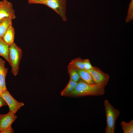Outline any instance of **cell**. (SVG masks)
<instances>
[{
	"label": "cell",
	"mask_w": 133,
	"mask_h": 133,
	"mask_svg": "<svg viewBox=\"0 0 133 133\" xmlns=\"http://www.w3.org/2000/svg\"><path fill=\"white\" fill-rule=\"evenodd\" d=\"M3 90L1 87H0V95L3 92Z\"/></svg>",
	"instance_id": "21"
},
{
	"label": "cell",
	"mask_w": 133,
	"mask_h": 133,
	"mask_svg": "<svg viewBox=\"0 0 133 133\" xmlns=\"http://www.w3.org/2000/svg\"><path fill=\"white\" fill-rule=\"evenodd\" d=\"M75 68L80 69H84L83 60L77 58L72 60L69 63Z\"/></svg>",
	"instance_id": "17"
},
{
	"label": "cell",
	"mask_w": 133,
	"mask_h": 133,
	"mask_svg": "<svg viewBox=\"0 0 133 133\" xmlns=\"http://www.w3.org/2000/svg\"><path fill=\"white\" fill-rule=\"evenodd\" d=\"M84 70H88L93 68L94 67L91 65L89 60L88 59L83 60Z\"/></svg>",
	"instance_id": "18"
},
{
	"label": "cell",
	"mask_w": 133,
	"mask_h": 133,
	"mask_svg": "<svg viewBox=\"0 0 133 133\" xmlns=\"http://www.w3.org/2000/svg\"><path fill=\"white\" fill-rule=\"evenodd\" d=\"M14 133V130L11 127L4 131L2 133Z\"/></svg>",
	"instance_id": "20"
},
{
	"label": "cell",
	"mask_w": 133,
	"mask_h": 133,
	"mask_svg": "<svg viewBox=\"0 0 133 133\" xmlns=\"http://www.w3.org/2000/svg\"><path fill=\"white\" fill-rule=\"evenodd\" d=\"M87 71L91 74L96 83H100L109 79L108 75L103 72L95 67Z\"/></svg>",
	"instance_id": "8"
},
{
	"label": "cell",
	"mask_w": 133,
	"mask_h": 133,
	"mask_svg": "<svg viewBox=\"0 0 133 133\" xmlns=\"http://www.w3.org/2000/svg\"><path fill=\"white\" fill-rule=\"evenodd\" d=\"M12 20L9 17L4 18L0 24V37H3L10 26L12 25Z\"/></svg>",
	"instance_id": "12"
},
{
	"label": "cell",
	"mask_w": 133,
	"mask_h": 133,
	"mask_svg": "<svg viewBox=\"0 0 133 133\" xmlns=\"http://www.w3.org/2000/svg\"><path fill=\"white\" fill-rule=\"evenodd\" d=\"M0 87H1V83L0 79Z\"/></svg>",
	"instance_id": "23"
},
{
	"label": "cell",
	"mask_w": 133,
	"mask_h": 133,
	"mask_svg": "<svg viewBox=\"0 0 133 133\" xmlns=\"http://www.w3.org/2000/svg\"><path fill=\"white\" fill-rule=\"evenodd\" d=\"M9 46L2 37H0V56H2L8 63Z\"/></svg>",
	"instance_id": "13"
},
{
	"label": "cell",
	"mask_w": 133,
	"mask_h": 133,
	"mask_svg": "<svg viewBox=\"0 0 133 133\" xmlns=\"http://www.w3.org/2000/svg\"><path fill=\"white\" fill-rule=\"evenodd\" d=\"M123 133H133V120L128 122L122 121L120 123Z\"/></svg>",
	"instance_id": "16"
},
{
	"label": "cell",
	"mask_w": 133,
	"mask_h": 133,
	"mask_svg": "<svg viewBox=\"0 0 133 133\" xmlns=\"http://www.w3.org/2000/svg\"><path fill=\"white\" fill-rule=\"evenodd\" d=\"M15 33L14 29L11 25L2 37L4 40L9 46L14 42Z\"/></svg>",
	"instance_id": "11"
},
{
	"label": "cell",
	"mask_w": 133,
	"mask_h": 133,
	"mask_svg": "<svg viewBox=\"0 0 133 133\" xmlns=\"http://www.w3.org/2000/svg\"><path fill=\"white\" fill-rule=\"evenodd\" d=\"M7 105L3 98L0 96V108L4 106Z\"/></svg>",
	"instance_id": "19"
},
{
	"label": "cell",
	"mask_w": 133,
	"mask_h": 133,
	"mask_svg": "<svg viewBox=\"0 0 133 133\" xmlns=\"http://www.w3.org/2000/svg\"><path fill=\"white\" fill-rule=\"evenodd\" d=\"M22 56L21 49L14 42L9 45L8 55V63L11 67V71L14 76L18 74L19 65Z\"/></svg>",
	"instance_id": "4"
},
{
	"label": "cell",
	"mask_w": 133,
	"mask_h": 133,
	"mask_svg": "<svg viewBox=\"0 0 133 133\" xmlns=\"http://www.w3.org/2000/svg\"><path fill=\"white\" fill-rule=\"evenodd\" d=\"M15 114L9 112L6 114H0V133L11 127L16 120L17 116Z\"/></svg>",
	"instance_id": "7"
},
{
	"label": "cell",
	"mask_w": 133,
	"mask_h": 133,
	"mask_svg": "<svg viewBox=\"0 0 133 133\" xmlns=\"http://www.w3.org/2000/svg\"><path fill=\"white\" fill-rule=\"evenodd\" d=\"M30 4H39L46 5L54 10L62 18L67 20L66 16V0H28Z\"/></svg>",
	"instance_id": "2"
},
{
	"label": "cell",
	"mask_w": 133,
	"mask_h": 133,
	"mask_svg": "<svg viewBox=\"0 0 133 133\" xmlns=\"http://www.w3.org/2000/svg\"><path fill=\"white\" fill-rule=\"evenodd\" d=\"M104 105L106 120L105 133H114L116 123L120 115V111L115 108L107 100H105Z\"/></svg>",
	"instance_id": "3"
},
{
	"label": "cell",
	"mask_w": 133,
	"mask_h": 133,
	"mask_svg": "<svg viewBox=\"0 0 133 133\" xmlns=\"http://www.w3.org/2000/svg\"><path fill=\"white\" fill-rule=\"evenodd\" d=\"M76 69L79 75L80 79L84 82L90 84L96 83L91 74L88 71L84 69Z\"/></svg>",
	"instance_id": "10"
},
{
	"label": "cell",
	"mask_w": 133,
	"mask_h": 133,
	"mask_svg": "<svg viewBox=\"0 0 133 133\" xmlns=\"http://www.w3.org/2000/svg\"></svg>",
	"instance_id": "24"
},
{
	"label": "cell",
	"mask_w": 133,
	"mask_h": 133,
	"mask_svg": "<svg viewBox=\"0 0 133 133\" xmlns=\"http://www.w3.org/2000/svg\"><path fill=\"white\" fill-rule=\"evenodd\" d=\"M77 83L78 82L70 79L66 86L61 92V95L66 96L74 89Z\"/></svg>",
	"instance_id": "15"
},
{
	"label": "cell",
	"mask_w": 133,
	"mask_h": 133,
	"mask_svg": "<svg viewBox=\"0 0 133 133\" xmlns=\"http://www.w3.org/2000/svg\"><path fill=\"white\" fill-rule=\"evenodd\" d=\"M8 17L12 20L16 17L13 5L7 0H3L0 1V19Z\"/></svg>",
	"instance_id": "6"
},
{
	"label": "cell",
	"mask_w": 133,
	"mask_h": 133,
	"mask_svg": "<svg viewBox=\"0 0 133 133\" xmlns=\"http://www.w3.org/2000/svg\"><path fill=\"white\" fill-rule=\"evenodd\" d=\"M109 79L93 84H88L80 79L74 89L66 96L81 97L86 96H98L105 93V87Z\"/></svg>",
	"instance_id": "1"
},
{
	"label": "cell",
	"mask_w": 133,
	"mask_h": 133,
	"mask_svg": "<svg viewBox=\"0 0 133 133\" xmlns=\"http://www.w3.org/2000/svg\"><path fill=\"white\" fill-rule=\"evenodd\" d=\"M5 61L0 58V79L1 87L4 91L7 90L5 83V78L8 68L5 66Z\"/></svg>",
	"instance_id": "9"
},
{
	"label": "cell",
	"mask_w": 133,
	"mask_h": 133,
	"mask_svg": "<svg viewBox=\"0 0 133 133\" xmlns=\"http://www.w3.org/2000/svg\"><path fill=\"white\" fill-rule=\"evenodd\" d=\"M0 96L3 98L8 106L9 112L15 114L21 107L24 105V103L17 100L7 90L3 91Z\"/></svg>",
	"instance_id": "5"
},
{
	"label": "cell",
	"mask_w": 133,
	"mask_h": 133,
	"mask_svg": "<svg viewBox=\"0 0 133 133\" xmlns=\"http://www.w3.org/2000/svg\"><path fill=\"white\" fill-rule=\"evenodd\" d=\"M4 18L0 19V24L1 23L2 21H3Z\"/></svg>",
	"instance_id": "22"
},
{
	"label": "cell",
	"mask_w": 133,
	"mask_h": 133,
	"mask_svg": "<svg viewBox=\"0 0 133 133\" xmlns=\"http://www.w3.org/2000/svg\"><path fill=\"white\" fill-rule=\"evenodd\" d=\"M67 68L70 79L78 82L81 79L76 69L69 64L67 66Z\"/></svg>",
	"instance_id": "14"
}]
</instances>
